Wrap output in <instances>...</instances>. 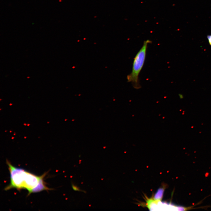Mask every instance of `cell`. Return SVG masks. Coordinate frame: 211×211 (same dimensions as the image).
I'll use <instances>...</instances> for the list:
<instances>
[{
    "label": "cell",
    "mask_w": 211,
    "mask_h": 211,
    "mask_svg": "<svg viewBox=\"0 0 211 211\" xmlns=\"http://www.w3.org/2000/svg\"><path fill=\"white\" fill-rule=\"evenodd\" d=\"M6 163L10 173V183L5 188L8 190L13 188L20 190L25 189L28 191L29 195L43 190L50 189L45 185L44 178L47 173L38 176L24 169L13 166L8 160Z\"/></svg>",
    "instance_id": "6da1fadb"
},
{
    "label": "cell",
    "mask_w": 211,
    "mask_h": 211,
    "mask_svg": "<svg viewBox=\"0 0 211 211\" xmlns=\"http://www.w3.org/2000/svg\"><path fill=\"white\" fill-rule=\"evenodd\" d=\"M15 134H16L15 133H14V135H15Z\"/></svg>",
    "instance_id": "4fadbf2b"
},
{
    "label": "cell",
    "mask_w": 211,
    "mask_h": 211,
    "mask_svg": "<svg viewBox=\"0 0 211 211\" xmlns=\"http://www.w3.org/2000/svg\"><path fill=\"white\" fill-rule=\"evenodd\" d=\"M13 138H14V137H12V139H13Z\"/></svg>",
    "instance_id": "9c48e42d"
},
{
    "label": "cell",
    "mask_w": 211,
    "mask_h": 211,
    "mask_svg": "<svg viewBox=\"0 0 211 211\" xmlns=\"http://www.w3.org/2000/svg\"><path fill=\"white\" fill-rule=\"evenodd\" d=\"M179 97L180 99H182L183 98V96L181 94L179 95Z\"/></svg>",
    "instance_id": "8992f818"
},
{
    "label": "cell",
    "mask_w": 211,
    "mask_h": 211,
    "mask_svg": "<svg viewBox=\"0 0 211 211\" xmlns=\"http://www.w3.org/2000/svg\"><path fill=\"white\" fill-rule=\"evenodd\" d=\"M207 38L209 45L211 46V35H208Z\"/></svg>",
    "instance_id": "5b68a950"
},
{
    "label": "cell",
    "mask_w": 211,
    "mask_h": 211,
    "mask_svg": "<svg viewBox=\"0 0 211 211\" xmlns=\"http://www.w3.org/2000/svg\"><path fill=\"white\" fill-rule=\"evenodd\" d=\"M151 43L149 40L144 41L142 47L134 58L131 72L127 76V81L131 82L135 89H139L141 87L139 76L144 63L148 45Z\"/></svg>",
    "instance_id": "7a4b0ae2"
},
{
    "label": "cell",
    "mask_w": 211,
    "mask_h": 211,
    "mask_svg": "<svg viewBox=\"0 0 211 211\" xmlns=\"http://www.w3.org/2000/svg\"><path fill=\"white\" fill-rule=\"evenodd\" d=\"M12 105V104L10 103V105Z\"/></svg>",
    "instance_id": "30bf717a"
},
{
    "label": "cell",
    "mask_w": 211,
    "mask_h": 211,
    "mask_svg": "<svg viewBox=\"0 0 211 211\" xmlns=\"http://www.w3.org/2000/svg\"><path fill=\"white\" fill-rule=\"evenodd\" d=\"M29 125H30V124H28V125H28V126H29Z\"/></svg>",
    "instance_id": "ba28073f"
},
{
    "label": "cell",
    "mask_w": 211,
    "mask_h": 211,
    "mask_svg": "<svg viewBox=\"0 0 211 211\" xmlns=\"http://www.w3.org/2000/svg\"><path fill=\"white\" fill-rule=\"evenodd\" d=\"M12 132V131H10V132Z\"/></svg>",
    "instance_id": "8fae6325"
},
{
    "label": "cell",
    "mask_w": 211,
    "mask_h": 211,
    "mask_svg": "<svg viewBox=\"0 0 211 211\" xmlns=\"http://www.w3.org/2000/svg\"><path fill=\"white\" fill-rule=\"evenodd\" d=\"M26 138V137H24V138H25H25Z\"/></svg>",
    "instance_id": "7c38bea8"
},
{
    "label": "cell",
    "mask_w": 211,
    "mask_h": 211,
    "mask_svg": "<svg viewBox=\"0 0 211 211\" xmlns=\"http://www.w3.org/2000/svg\"><path fill=\"white\" fill-rule=\"evenodd\" d=\"M164 190V188H159L155 194L153 199L155 200H161L163 197Z\"/></svg>",
    "instance_id": "3957f363"
},
{
    "label": "cell",
    "mask_w": 211,
    "mask_h": 211,
    "mask_svg": "<svg viewBox=\"0 0 211 211\" xmlns=\"http://www.w3.org/2000/svg\"><path fill=\"white\" fill-rule=\"evenodd\" d=\"M71 186L72 188L74 191L79 192H82L84 193H86V191L81 189L79 187H78L77 185L74 184L72 182L71 183Z\"/></svg>",
    "instance_id": "277c9868"
},
{
    "label": "cell",
    "mask_w": 211,
    "mask_h": 211,
    "mask_svg": "<svg viewBox=\"0 0 211 211\" xmlns=\"http://www.w3.org/2000/svg\"><path fill=\"white\" fill-rule=\"evenodd\" d=\"M5 132H7V131H6H6H5Z\"/></svg>",
    "instance_id": "5bb4252c"
},
{
    "label": "cell",
    "mask_w": 211,
    "mask_h": 211,
    "mask_svg": "<svg viewBox=\"0 0 211 211\" xmlns=\"http://www.w3.org/2000/svg\"><path fill=\"white\" fill-rule=\"evenodd\" d=\"M23 125H25H25H26V123H24Z\"/></svg>",
    "instance_id": "52a82bcc"
}]
</instances>
